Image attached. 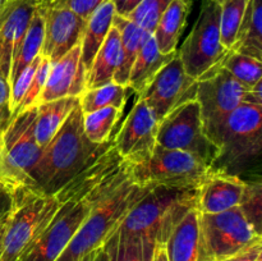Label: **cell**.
<instances>
[{"mask_svg":"<svg viewBox=\"0 0 262 261\" xmlns=\"http://www.w3.org/2000/svg\"><path fill=\"white\" fill-rule=\"evenodd\" d=\"M2 188H4V187H3V183H2V176H0V189Z\"/></svg>","mask_w":262,"mask_h":261,"instance_id":"cell-48","label":"cell"},{"mask_svg":"<svg viewBox=\"0 0 262 261\" xmlns=\"http://www.w3.org/2000/svg\"><path fill=\"white\" fill-rule=\"evenodd\" d=\"M79 104L78 97H63L36 105L35 135L37 143L45 147L63 125L72 110Z\"/></svg>","mask_w":262,"mask_h":261,"instance_id":"cell-24","label":"cell"},{"mask_svg":"<svg viewBox=\"0 0 262 261\" xmlns=\"http://www.w3.org/2000/svg\"><path fill=\"white\" fill-rule=\"evenodd\" d=\"M156 143L170 150L186 151L214 166L219 158V148L204 130L196 99L177 106L159 123Z\"/></svg>","mask_w":262,"mask_h":261,"instance_id":"cell-12","label":"cell"},{"mask_svg":"<svg viewBox=\"0 0 262 261\" xmlns=\"http://www.w3.org/2000/svg\"><path fill=\"white\" fill-rule=\"evenodd\" d=\"M171 2L173 0H141L125 18L136 23L145 32L154 35L161 15Z\"/></svg>","mask_w":262,"mask_h":261,"instance_id":"cell-33","label":"cell"},{"mask_svg":"<svg viewBox=\"0 0 262 261\" xmlns=\"http://www.w3.org/2000/svg\"><path fill=\"white\" fill-rule=\"evenodd\" d=\"M10 197L12 207L7 215L0 261L22 260L60 206L54 194L37 189H20Z\"/></svg>","mask_w":262,"mask_h":261,"instance_id":"cell-4","label":"cell"},{"mask_svg":"<svg viewBox=\"0 0 262 261\" xmlns=\"http://www.w3.org/2000/svg\"><path fill=\"white\" fill-rule=\"evenodd\" d=\"M176 55L177 51L171 54H161L156 45L154 35L147 36L138 51L132 69H130L128 89L132 90L137 96H140L152 81L154 77L158 74V72Z\"/></svg>","mask_w":262,"mask_h":261,"instance_id":"cell-21","label":"cell"},{"mask_svg":"<svg viewBox=\"0 0 262 261\" xmlns=\"http://www.w3.org/2000/svg\"><path fill=\"white\" fill-rule=\"evenodd\" d=\"M220 67L229 72L241 84L247 87L248 90H253L258 83H261L262 64L260 59L228 50Z\"/></svg>","mask_w":262,"mask_h":261,"instance_id":"cell-30","label":"cell"},{"mask_svg":"<svg viewBox=\"0 0 262 261\" xmlns=\"http://www.w3.org/2000/svg\"><path fill=\"white\" fill-rule=\"evenodd\" d=\"M43 45V15L42 9L38 5L33 17L31 19L30 26L26 31L25 36L20 40L14 55H13L12 67L9 73V84L14 81L15 77L28 66L32 63L41 54Z\"/></svg>","mask_w":262,"mask_h":261,"instance_id":"cell-28","label":"cell"},{"mask_svg":"<svg viewBox=\"0 0 262 261\" xmlns=\"http://www.w3.org/2000/svg\"><path fill=\"white\" fill-rule=\"evenodd\" d=\"M199 187L150 186L124 216L119 229L165 243L177 223L196 207Z\"/></svg>","mask_w":262,"mask_h":261,"instance_id":"cell-2","label":"cell"},{"mask_svg":"<svg viewBox=\"0 0 262 261\" xmlns=\"http://www.w3.org/2000/svg\"><path fill=\"white\" fill-rule=\"evenodd\" d=\"M114 15V4L112 0H105L87 19L86 28L79 44L82 63L84 64L87 71L91 67L95 55L112 28Z\"/></svg>","mask_w":262,"mask_h":261,"instance_id":"cell-22","label":"cell"},{"mask_svg":"<svg viewBox=\"0 0 262 261\" xmlns=\"http://www.w3.org/2000/svg\"><path fill=\"white\" fill-rule=\"evenodd\" d=\"M113 26L119 31L120 44H122V64L114 76V82L128 87L130 69L138 55L141 46L150 33L145 32L136 23L128 18L115 14L113 18Z\"/></svg>","mask_w":262,"mask_h":261,"instance_id":"cell-25","label":"cell"},{"mask_svg":"<svg viewBox=\"0 0 262 261\" xmlns=\"http://www.w3.org/2000/svg\"><path fill=\"white\" fill-rule=\"evenodd\" d=\"M86 87L87 69L82 63L81 48L77 45L51 64L38 104L63 97H79Z\"/></svg>","mask_w":262,"mask_h":261,"instance_id":"cell-17","label":"cell"},{"mask_svg":"<svg viewBox=\"0 0 262 261\" xmlns=\"http://www.w3.org/2000/svg\"><path fill=\"white\" fill-rule=\"evenodd\" d=\"M9 100H10L9 82L5 81L4 78H2V77H0V107L4 110H8V112H10ZM10 117H12V114H10Z\"/></svg>","mask_w":262,"mask_h":261,"instance_id":"cell-40","label":"cell"},{"mask_svg":"<svg viewBox=\"0 0 262 261\" xmlns=\"http://www.w3.org/2000/svg\"><path fill=\"white\" fill-rule=\"evenodd\" d=\"M127 177L128 170L112 183L96 189L87 196L73 194L71 199L60 204L48 228L20 261H55L66 250L96 202L117 188Z\"/></svg>","mask_w":262,"mask_h":261,"instance_id":"cell-7","label":"cell"},{"mask_svg":"<svg viewBox=\"0 0 262 261\" xmlns=\"http://www.w3.org/2000/svg\"><path fill=\"white\" fill-rule=\"evenodd\" d=\"M241 210L251 225L261 233L262 219V187L260 182L246 183L245 192L239 202Z\"/></svg>","mask_w":262,"mask_h":261,"instance_id":"cell-34","label":"cell"},{"mask_svg":"<svg viewBox=\"0 0 262 261\" xmlns=\"http://www.w3.org/2000/svg\"><path fill=\"white\" fill-rule=\"evenodd\" d=\"M199 225L204 261H222L262 241L239 206L217 214L200 212Z\"/></svg>","mask_w":262,"mask_h":261,"instance_id":"cell-10","label":"cell"},{"mask_svg":"<svg viewBox=\"0 0 262 261\" xmlns=\"http://www.w3.org/2000/svg\"><path fill=\"white\" fill-rule=\"evenodd\" d=\"M41 9L43 15V45L41 55L48 58L53 64L81 44L87 20L63 7L48 5L41 7Z\"/></svg>","mask_w":262,"mask_h":261,"instance_id":"cell-15","label":"cell"},{"mask_svg":"<svg viewBox=\"0 0 262 261\" xmlns=\"http://www.w3.org/2000/svg\"><path fill=\"white\" fill-rule=\"evenodd\" d=\"M246 183L234 174L216 168L199 187L196 209L201 214H217L239 206Z\"/></svg>","mask_w":262,"mask_h":261,"instance_id":"cell-18","label":"cell"},{"mask_svg":"<svg viewBox=\"0 0 262 261\" xmlns=\"http://www.w3.org/2000/svg\"><path fill=\"white\" fill-rule=\"evenodd\" d=\"M128 87L118 84L115 82L96 87V89H86L83 94L78 97L79 106L83 114L113 106L117 109H124L128 96Z\"/></svg>","mask_w":262,"mask_h":261,"instance_id":"cell-29","label":"cell"},{"mask_svg":"<svg viewBox=\"0 0 262 261\" xmlns=\"http://www.w3.org/2000/svg\"><path fill=\"white\" fill-rule=\"evenodd\" d=\"M206 136L219 148L216 163L235 165L257 158L262 148V105H239Z\"/></svg>","mask_w":262,"mask_h":261,"instance_id":"cell-8","label":"cell"},{"mask_svg":"<svg viewBox=\"0 0 262 261\" xmlns=\"http://www.w3.org/2000/svg\"><path fill=\"white\" fill-rule=\"evenodd\" d=\"M92 261H109V255H107V251L105 248V246H101V247H99L95 251Z\"/></svg>","mask_w":262,"mask_h":261,"instance_id":"cell-43","label":"cell"},{"mask_svg":"<svg viewBox=\"0 0 262 261\" xmlns=\"http://www.w3.org/2000/svg\"><path fill=\"white\" fill-rule=\"evenodd\" d=\"M113 143H92L83 132V112L74 107L48 145L32 173V181L41 192L54 194L83 170Z\"/></svg>","mask_w":262,"mask_h":261,"instance_id":"cell-1","label":"cell"},{"mask_svg":"<svg viewBox=\"0 0 262 261\" xmlns=\"http://www.w3.org/2000/svg\"><path fill=\"white\" fill-rule=\"evenodd\" d=\"M197 79L184 71L178 53L158 72L145 91L137 96L152 110L160 123L171 110L196 97Z\"/></svg>","mask_w":262,"mask_h":261,"instance_id":"cell-13","label":"cell"},{"mask_svg":"<svg viewBox=\"0 0 262 261\" xmlns=\"http://www.w3.org/2000/svg\"><path fill=\"white\" fill-rule=\"evenodd\" d=\"M158 127L159 122L152 110L141 99L136 100L113 141L118 155L127 164H135L148 158L158 145Z\"/></svg>","mask_w":262,"mask_h":261,"instance_id":"cell-14","label":"cell"},{"mask_svg":"<svg viewBox=\"0 0 262 261\" xmlns=\"http://www.w3.org/2000/svg\"><path fill=\"white\" fill-rule=\"evenodd\" d=\"M37 2L38 5H41V7H48V5H50L54 0H37Z\"/></svg>","mask_w":262,"mask_h":261,"instance_id":"cell-46","label":"cell"},{"mask_svg":"<svg viewBox=\"0 0 262 261\" xmlns=\"http://www.w3.org/2000/svg\"><path fill=\"white\" fill-rule=\"evenodd\" d=\"M152 261H169L165 252V246L164 243H156L155 250H154Z\"/></svg>","mask_w":262,"mask_h":261,"instance_id":"cell-42","label":"cell"},{"mask_svg":"<svg viewBox=\"0 0 262 261\" xmlns=\"http://www.w3.org/2000/svg\"><path fill=\"white\" fill-rule=\"evenodd\" d=\"M122 64V44L119 31L112 26L104 42L87 71V87L96 89L114 82V76Z\"/></svg>","mask_w":262,"mask_h":261,"instance_id":"cell-20","label":"cell"},{"mask_svg":"<svg viewBox=\"0 0 262 261\" xmlns=\"http://www.w3.org/2000/svg\"><path fill=\"white\" fill-rule=\"evenodd\" d=\"M219 19V3L202 0L199 18L178 53L184 71L192 78H201L204 74L220 67L228 53L220 41Z\"/></svg>","mask_w":262,"mask_h":261,"instance_id":"cell-11","label":"cell"},{"mask_svg":"<svg viewBox=\"0 0 262 261\" xmlns=\"http://www.w3.org/2000/svg\"><path fill=\"white\" fill-rule=\"evenodd\" d=\"M5 3H7V0H0V9H2V8L4 7Z\"/></svg>","mask_w":262,"mask_h":261,"instance_id":"cell-47","label":"cell"},{"mask_svg":"<svg viewBox=\"0 0 262 261\" xmlns=\"http://www.w3.org/2000/svg\"><path fill=\"white\" fill-rule=\"evenodd\" d=\"M199 217L200 212L193 207L173 228L164 243L169 261H204Z\"/></svg>","mask_w":262,"mask_h":261,"instance_id":"cell-19","label":"cell"},{"mask_svg":"<svg viewBox=\"0 0 262 261\" xmlns=\"http://www.w3.org/2000/svg\"><path fill=\"white\" fill-rule=\"evenodd\" d=\"M50 68H51L50 60H49L48 58H45V56H42V59H41L40 64H38L37 69H36L35 72V76H33L32 81H31L27 91H26L25 96L22 97V100H20L17 109L13 112L10 119L14 118L15 115L19 114V113L25 112V110L30 109V107L32 106H36V105L38 104V99H40V95L41 92H42L43 86H45L46 79H48Z\"/></svg>","mask_w":262,"mask_h":261,"instance_id":"cell-35","label":"cell"},{"mask_svg":"<svg viewBox=\"0 0 262 261\" xmlns=\"http://www.w3.org/2000/svg\"><path fill=\"white\" fill-rule=\"evenodd\" d=\"M95 251H92L91 253H89V255H86L84 257H82L79 261H92V258H94V255H95Z\"/></svg>","mask_w":262,"mask_h":261,"instance_id":"cell-45","label":"cell"},{"mask_svg":"<svg viewBox=\"0 0 262 261\" xmlns=\"http://www.w3.org/2000/svg\"><path fill=\"white\" fill-rule=\"evenodd\" d=\"M8 215V214H7ZM7 215L0 220V257H2V250H3V235H4L5 230V223H7Z\"/></svg>","mask_w":262,"mask_h":261,"instance_id":"cell-44","label":"cell"},{"mask_svg":"<svg viewBox=\"0 0 262 261\" xmlns=\"http://www.w3.org/2000/svg\"><path fill=\"white\" fill-rule=\"evenodd\" d=\"M191 9V0H173L166 8L154 32L156 45L161 54L177 51L179 37L186 27Z\"/></svg>","mask_w":262,"mask_h":261,"instance_id":"cell-23","label":"cell"},{"mask_svg":"<svg viewBox=\"0 0 262 261\" xmlns=\"http://www.w3.org/2000/svg\"><path fill=\"white\" fill-rule=\"evenodd\" d=\"M215 169L216 166L192 154L159 145L148 158L127 164L130 181L140 187H200Z\"/></svg>","mask_w":262,"mask_h":261,"instance_id":"cell-6","label":"cell"},{"mask_svg":"<svg viewBox=\"0 0 262 261\" xmlns=\"http://www.w3.org/2000/svg\"><path fill=\"white\" fill-rule=\"evenodd\" d=\"M12 207V197L8 193L7 189H0V220L9 212Z\"/></svg>","mask_w":262,"mask_h":261,"instance_id":"cell-41","label":"cell"},{"mask_svg":"<svg viewBox=\"0 0 262 261\" xmlns=\"http://www.w3.org/2000/svg\"><path fill=\"white\" fill-rule=\"evenodd\" d=\"M230 50L262 59V0H248L237 41Z\"/></svg>","mask_w":262,"mask_h":261,"instance_id":"cell-27","label":"cell"},{"mask_svg":"<svg viewBox=\"0 0 262 261\" xmlns=\"http://www.w3.org/2000/svg\"><path fill=\"white\" fill-rule=\"evenodd\" d=\"M156 242L118 228L105 242L109 261H152Z\"/></svg>","mask_w":262,"mask_h":261,"instance_id":"cell-26","label":"cell"},{"mask_svg":"<svg viewBox=\"0 0 262 261\" xmlns=\"http://www.w3.org/2000/svg\"><path fill=\"white\" fill-rule=\"evenodd\" d=\"M37 0H7L0 9V77L9 82L13 55L25 36Z\"/></svg>","mask_w":262,"mask_h":261,"instance_id":"cell-16","label":"cell"},{"mask_svg":"<svg viewBox=\"0 0 262 261\" xmlns=\"http://www.w3.org/2000/svg\"><path fill=\"white\" fill-rule=\"evenodd\" d=\"M104 2L105 0H54L50 5L67 8L87 20Z\"/></svg>","mask_w":262,"mask_h":261,"instance_id":"cell-37","label":"cell"},{"mask_svg":"<svg viewBox=\"0 0 262 261\" xmlns=\"http://www.w3.org/2000/svg\"><path fill=\"white\" fill-rule=\"evenodd\" d=\"M247 4L248 0H223L220 3V41L227 50H230L237 41Z\"/></svg>","mask_w":262,"mask_h":261,"instance_id":"cell-32","label":"cell"},{"mask_svg":"<svg viewBox=\"0 0 262 261\" xmlns=\"http://www.w3.org/2000/svg\"><path fill=\"white\" fill-rule=\"evenodd\" d=\"M262 258V241L250 245L248 247L233 253L229 257L222 261H261Z\"/></svg>","mask_w":262,"mask_h":261,"instance_id":"cell-38","label":"cell"},{"mask_svg":"<svg viewBox=\"0 0 262 261\" xmlns=\"http://www.w3.org/2000/svg\"><path fill=\"white\" fill-rule=\"evenodd\" d=\"M194 99L200 105L204 130L207 133L239 105H262V82L248 90L223 67H217L197 79Z\"/></svg>","mask_w":262,"mask_h":261,"instance_id":"cell-9","label":"cell"},{"mask_svg":"<svg viewBox=\"0 0 262 261\" xmlns=\"http://www.w3.org/2000/svg\"><path fill=\"white\" fill-rule=\"evenodd\" d=\"M122 110L107 106L83 114V132L92 143L102 145L110 141L113 129L122 115Z\"/></svg>","mask_w":262,"mask_h":261,"instance_id":"cell-31","label":"cell"},{"mask_svg":"<svg viewBox=\"0 0 262 261\" xmlns=\"http://www.w3.org/2000/svg\"><path fill=\"white\" fill-rule=\"evenodd\" d=\"M112 2L114 4L115 14L127 17L141 0H112Z\"/></svg>","mask_w":262,"mask_h":261,"instance_id":"cell-39","label":"cell"},{"mask_svg":"<svg viewBox=\"0 0 262 261\" xmlns=\"http://www.w3.org/2000/svg\"><path fill=\"white\" fill-rule=\"evenodd\" d=\"M146 189L147 187L137 186L128 176L117 188L96 202L66 250L55 261H79L104 246Z\"/></svg>","mask_w":262,"mask_h":261,"instance_id":"cell-3","label":"cell"},{"mask_svg":"<svg viewBox=\"0 0 262 261\" xmlns=\"http://www.w3.org/2000/svg\"><path fill=\"white\" fill-rule=\"evenodd\" d=\"M214 2H216V3H219V4H220V3H222V2H223V0H214Z\"/></svg>","mask_w":262,"mask_h":261,"instance_id":"cell-49","label":"cell"},{"mask_svg":"<svg viewBox=\"0 0 262 261\" xmlns=\"http://www.w3.org/2000/svg\"><path fill=\"white\" fill-rule=\"evenodd\" d=\"M42 55H38L35 60L31 64H28L19 74L14 78V81L10 82V100H9V107H10V114H13L17 106L19 105L20 100L25 96L26 91H27L28 86H30L31 81H32L35 72L37 69L38 64H40Z\"/></svg>","mask_w":262,"mask_h":261,"instance_id":"cell-36","label":"cell"},{"mask_svg":"<svg viewBox=\"0 0 262 261\" xmlns=\"http://www.w3.org/2000/svg\"><path fill=\"white\" fill-rule=\"evenodd\" d=\"M36 106L19 113L0 132V176L9 194L20 189H40L32 173L42 154L35 135Z\"/></svg>","mask_w":262,"mask_h":261,"instance_id":"cell-5","label":"cell"}]
</instances>
